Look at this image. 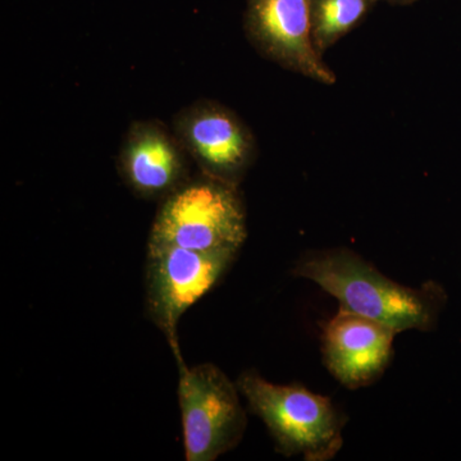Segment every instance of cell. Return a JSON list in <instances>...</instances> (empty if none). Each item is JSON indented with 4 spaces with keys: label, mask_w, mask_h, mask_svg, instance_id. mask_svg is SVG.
<instances>
[{
    "label": "cell",
    "mask_w": 461,
    "mask_h": 461,
    "mask_svg": "<svg viewBox=\"0 0 461 461\" xmlns=\"http://www.w3.org/2000/svg\"><path fill=\"white\" fill-rule=\"evenodd\" d=\"M294 275L336 297L342 311L379 321L397 333L429 330L442 304L438 288L402 286L348 250L311 254L297 263Z\"/></svg>",
    "instance_id": "obj_1"
},
{
    "label": "cell",
    "mask_w": 461,
    "mask_h": 461,
    "mask_svg": "<svg viewBox=\"0 0 461 461\" xmlns=\"http://www.w3.org/2000/svg\"><path fill=\"white\" fill-rule=\"evenodd\" d=\"M247 235V214L238 186L203 175L163 199L148 248L238 254Z\"/></svg>",
    "instance_id": "obj_2"
},
{
    "label": "cell",
    "mask_w": 461,
    "mask_h": 461,
    "mask_svg": "<svg viewBox=\"0 0 461 461\" xmlns=\"http://www.w3.org/2000/svg\"><path fill=\"white\" fill-rule=\"evenodd\" d=\"M236 384L281 453L324 461L341 448L342 420L327 397L304 387L271 384L256 372L242 373Z\"/></svg>",
    "instance_id": "obj_3"
},
{
    "label": "cell",
    "mask_w": 461,
    "mask_h": 461,
    "mask_svg": "<svg viewBox=\"0 0 461 461\" xmlns=\"http://www.w3.org/2000/svg\"><path fill=\"white\" fill-rule=\"evenodd\" d=\"M238 384L214 364L180 366V402L185 456L213 461L235 447L247 426Z\"/></svg>",
    "instance_id": "obj_4"
},
{
    "label": "cell",
    "mask_w": 461,
    "mask_h": 461,
    "mask_svg": "<svg viewBox=\"0 0 461 461\" xmlns=\"http://www.w3.org/2000/svg\"><path fill=\"white\" fill-rule=\"evenodd\" d=\"M235 256L175 247L148 248V314L165 333L178 366H185L177 339L182 315L215 286Z\"/></svg>",
    "instance_id": "obj_5"
},
{
    "label": "cell",
    "mask_w": 461,
    "mask_h": 461,
    "mask_svg": "<svg viewBox=\"0 0 461 461\" xmlns=\"http://www.w3.org/2000/svg\"><path fill=\"white\" fill-rule=\"evenodd\" d=\"M182 147L203 175L238 186L257 156L253 133L235 112L212 100L182 109L173 121Z\"/></svg>",
    "instance_id": "obj_6"
},
{
    "label": "cell",
    "mask_w": 461,
    "mask_h": 461,
    "mask_svg": "<svg viewBox=\"0 0 461 461\" xmlns=\"http://www.w3.org/2000/svg\"><path fill=\"white\" fill-rule=\"evenodd\" d=\"M244 30L260 56L323 85L336 84L312 39L309 0H247Z\"/></svg>",
    "instance_id": "obj_7"
},
{
    "label": "cell",
    "mask_w": 461,
    "mask_h": 461,
    "mask_svg": "<svg viewBox=\"0 0 461 461\" xmlns=\"http://www.w3.org/2000/svg\"><path fill=\"white\" fill-rule=\"evenodd\" d=\"M187 151L157 121L132 123L118 157L123 181L144 199H166L189 181Z\"/></svg>",
    "instance_id": "obj_8"
},
{
    "label": "cell",
    "mask_w": 461,
    "mask_h": 461,
    "mask_svg": "<svg viewBox=\"0 0 461 461\" xmlns=\"http://www.w3.org/2000/svg\"><path fill=\"white\" fill-rule=\"evenodd\" d=\"M396 333L379 321L341 309L324 329V360L344 386H366L386 368Z\"/></svg>",
    "instance_id": "obj_9"
},
{
    "label": "cell",
    "mask_w": 461,
    "mask_h": 461,
    "mask_svg": "<svg viewBox=\"0 0 461 461\" xmlns=\"http://www.w3.org/2000/svg\"><path fill=\"white\" fill-rule=\"evenodd\" d=\"M381 0H309L312 39L321 56L357 29Z\"/></svg>",
    "instance_id": "obj_10"
},
{
    "label": "cell",
    "mask_w": 461,
    "mask_h": 461,
    "mask_svg": "<svg viewBox=\"0 0 461 461\" xmlns=\"http://www.w3.org/2000/svg\"><path fill=\"white\" fill-rule=\"evenodd\" d=\"M386 2L393 5H411L412 3L417 2V0H386Z\"/></svg>",
    "instance_id": "obj_11"
}]
</instances>
